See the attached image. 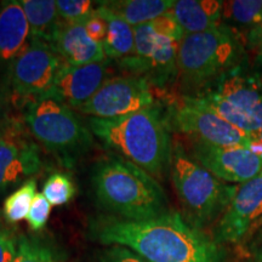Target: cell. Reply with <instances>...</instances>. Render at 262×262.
I'll use <instances>...</instances> for the list:
<instances>
[{"label":"cell","mask_w":262,"mask_h":262,"mask_svg":"<svg viewBox=\"0 0 262 262\" xmlns=\"http://www.w3.org/2000/svg\"><path fill=\"white\" fill-rule=\"evenodd\" d=\"M101 5L123 18L131 27L148 24L169 11L175 5L173 0H114L100 2Z\"/></svg>","instance_id":"20"},{"label":"cell","mask_w":262,"mask_h":262,"mask_svg":"<svg viewBox=\"0 0 262 262\" xmlns=\"http://www.w3.org/2000/svg\"><path fill=\"white\" fill-rule=\"evenodd\" d=\"M38 146L24 140L0 139V192L40 171Z\"/></svg>","instance_id":"14"},{"label":"cell","mask_w":262,"mask_h":262,"mask_svg":"<svg viewBox=\"0 0 262 262\" xmlns=\"http://www.w3.org/2000/svg\"><path fill=\"white\" fill-rule=\"evenodd\" d=\"M0 139H2V131H0Z\"/></svg>","instance_id":"32"},{"label":"cell","mask_w":262,"mask_h":262,"mask_svg":"<svg viewBox=\"0 0 262 262\" xmlns=\"http://www.w3.org/2000/svg\"><path fill=\"white\" fill-rule=\"evenodd\" d=\"M35 194H37L35 180H29L14 193H11L4 202V216L6 220L11 224H16L27 219Z\"/></svg>","instance_id":"22"},{"label":"cell","mask_w":262,"mask_h":262,"mask_svg":"<svg viewBox=\"0 0 262 262\" xmlns=\"http://www.w3.org/2000/svg\"><path fill=\"white\" fill-rule=\"evenodd\" d=\"M192 157L221 181L243 185L262 172V146L217 147L193 142Z\"/></svg>","instance_id":"10"},{"label":"cell","mask_w":262,"mask_h":262,"mask_svg":"<svg viewBox=\"0 0 262 262\" xmlns=\"http://www.w3.org/2000/svg\"><path fill=\"white\" fill-rule=\"evenodd\" d=\"M203 90L222 97L262 129V66L250 67L244 61Z\"/></svg>","instance_id":"11"},{"label":"cell","mask_w":262,"mask_h":262,"mask_svg":"<svg viewBox=\"0 0 262 262\" xmlns=\"http://www.w3.org/2000/svg\"><path fill=\"white\" fill-rule=\"evenodd\" d=\"M29 38L31 27L21 2H3L0 4V60L14 61L29 45Z\"/></svg>","instance_id":"16"},{"label":"cell","mask_w":262,"mask_h":262,"mask_svg":"<svg viewBox=\"0 0 262 262\" xmlns=\"http://www.w3.org/2000/svg\"><path fill=\"white\" fill-rule=\"evenodd\" d=\"M150 85L136 75L114 77L104 80L79 112L93 118L112 119L155 106Z\"/></svg>","instance_id":"8"},{"label":"cell","mask_w":262,"mask_h":262,"mask_svg":"<svg viewBox=\"0 0 262 262\" xmlns=\"http://www.w3.org/2000/svg\"><path fill=\"white\" fill-rule=\"evenodd\" d=\"M84 26L90 37L102 45L107 35V22L102 16L98 14L96 9L94 10L90 17L84 22Z\"/></svg>","instance_id":"29"},{"label":"cell","mask_w":262,"mask_h":262,"mask_svg":"<svg viewBox=\"0 0 262 262\" xmlns=\"http://www.w3.org/2000/svg\"><path fill=\"white\" fill-rule=\"evenodd\" d=\"M262 219V172L239 185L215 229L217 243H239L250 228Z\"/></svg>","instance_id":"12"},{"label":"cell","mask_w":262,"mask_h":262,"mask_svg":"<svg viewBox=\"0 0 262 262\" xmlns=\"http://www.w3.org/2000/svg\"><path fill=\"white\" fill-rule=\"evenodd\" d=\"M58 17L64 24L85 22L94 12V3L90 0H57Z\"/></svg>","instance_id":"25"},{"label":"cell","mask_w":262,"mask_h":262,"mask_svg":"<svg viewBox=\"0 0 262 262\" xmlns=\"http://www.w3.org/2000/svg\"><path fill=\"white\" fill-rule=\"evenodd\" d=\"M63 61L50 44L31 40L14 61L10 83L15 95L35 101L50 89Z\"/></svg>","instance_id":"9"},{"label":"cell","mask_w":262,"mask_h":262,"mask_svg":"<svg viewBox=\"0 0 262 262\" xmlns=\"http://www.w3.org/2000/svg\"><path fill=\"white\" fill-rule=\"evenodd\" d=\"M170 129L183 134L192 142L217 147H260L262 137L250 135L219 117L208 108L195 103L191 97L183 96L169 107Z\"/></svg>","instance_id":"7"},{"label":"cell","mask_w":262,"mask_h":262,"mask_svg":"<svg viewBox=\"0 0 262 262\" xmlns=\"http://www.w3.org/2000/svg\"><path fill=\"white\" fill-rule=\"evenodd\" d=\"M54 49L62 60H64V63L71 66H85L106 61L102 45L90 37L84 22H61Z\"/></svg>","instance_id":"15"},{"label":"cell","mask_w":262,"mask_h":262,"mask_svg":"<svg viewBox=\"0 0 262 262\" xmlns=\"http://www.w3.org/2000/svg\"><path fill=\"white\" fill-rule=\"evenodd\" d=\"M262 17V0H232L224 2L222 19L249 29Z\"/></svg>","instance_id":"21"},{"label":"cell","mask_w":262,"mask_h":262,"mask_svg":"<svg viewBox=\"0 0 262 262\" xmlns=\"http://www.w3.org/2000/svg\"><path fill=\"white\" fill-rule=\"evenodd\" d=\"M247 60L241 34L222 24L210 31L183 35L179 47L178 75L187 89L201 91Z\"/></svg>","instance_id":"4"},{"label":"cell","mask_w":262,"mask_h":262,"mask_svg":"<svg viewBox=\"0 0 262 262\" xmlns=\"http://www.w3.org/2000/svg\"><path fill=\"white\" fill-rule=\"evenodd\" d=\"M88 125L107 147L156 180L169 171L173 143L166 113L157 104L112 119L91 117Z\"/></svg>","instance_id":"3"},{"label":"cell","mask_w":262,"mask_h":262,"mask_svg":"<svg viewBox=\"0 0 262 262\" xmlns=\"http://www.w3.org/2000/svg\"><path fill=\"white\" fill-rule=\"evenodd\" d=\"M222 8L224 2L219 0H179L169 14L185 34H194L221 26Z\"/></svg>","instance_id":"17"},{"label":"cell","mask_w":262,"mask_h":262,"mask_svg":"<svg viewBox=\"0 0 262 262\" xmlns=\"http://www.w3.org/2000/svg\"><path fill=\"white\" fill-rule=\"evenodd\" d=\"M25 119L33 136L66 166H73L93 146L90 129L72 108L57 101H32Z\"/></svg>","instance_id":"6"},{"label":"cell","mask_w":262,"mask_h":262,"mask_svg":"<svg viewBox=\"0 0 262 262\" xmlns=\"http://www.w3.org/2000/svg\"><path fill=\"white\" fill-rule=\"evenodd\" d=\"M244 47L248 56H251V63L262 66V17L257 24L247 29Z\"/></svg>","instance_id":"27"},{"label":"cell","mask_w":262,"mask_h":262,"mask_svg":"<svg viewBox=\"0 0 262 262\" xmlns=\"http://www.w3.org/2000/svg\"><path fill=\"white\" fill-rule=\"evenodd\" d=\"M95 202L113 217L143 221L169 212L158 180L118 155L101 157L91 171Z\"/></svg>","instance_id":"2"},{"label":"cell","mask_w":262,"mask_h":262,"mask_svg":"<svg viewBox=\"0 0 262 262\" xmlns=\"http://www.w3.org/2000/svg\"><path fill=\"white\" fill-rule=\"evenodd\" d=\"M96 11L107 22V35L102 44L106 57L120 61L131 56L135 49L134 27L126 24L119 16L113 14L106 6L100 4L96 8Z\"/></svg>","instance_id":"19"},{"label":"cell","mask_w":262,"mask_h":262,"mask_svg":"<svg viewBox=\"0 0 262 262\" xmlns=\"http://www.w3.org/2000/svg\"><path fill=\"white\" fill-rule=\"evenodd\" d=\"M51 212V204L42 193H37L33 199L27 221L33 231H40L47 226Z\"/></svg>","instance_id":"26"},{"label":"cell","mask_w":262,"mask_h":262,"mask_svg":"<svg viewBox=\"0 0 262 262\" xmlns=\"http://www.w3.org/2000/svg\"><path fill=\"white\" fill-rule=\"evenodd\" d=\"M16 262H60L54 251L37 238L21 235L17 239Z\"/></svg>","instance_id":"24"},{"label":"cell","mask_w":262,"mask_h":262,"mask_svg":"<svg viewBox=\"0 0 262 262\" xmlns=\"http://www.w3.org/2000/svg\"><path fill=\"white\" fill-rule=\"evenodd\" d=\"M31 27V40H39L54 48L61 27L56 2L54 0H21Z\"/></svg>","instance_id":"18"},{"label":"cell","mask_w":262,"mask_h":262,"mask_svg":"<svg viewBox=\"0 0 262 262\" xmlns=\"http://www.w3.org/2000/svg\"><path fill=\"white\" fill-rule=\"evenodd\" d=\"M106 77V61L85 66L63 63L50 89L37 100H54L79 110L100 89Z\"/></svg>","instance_id":"13"},{"label":"cell","mask_w":262,"mask_h":262,"mask_svg":"<svg viewBox=\"0 0 262 262\" xmlns=\"http://www.w3.org/2000/svg\"><path fill=\"white\" fill-rule=\"evenodd\" d=\"M169 172L185 220L196 228L221 217L239 186L219 180L188 155L180 142L172 145Z\"/></svg>","instance_id":"5"},{"label":"cell","mask_w":262,"mask_h":262,"mask_svg":"<svg viewBox=\"0 0 262 262\" xmlns=\"http://www.w3.org/2000/svg\"><path fill=\"white\" fill-rule=\"evenodd\" d=\"M75 186L71 176L67 173L55 172L50 175L42 188V194L51 205H64L75 195Z\"/></svg>","instance_id":"23"},{"label":"cell","mask_w":262,"mask_h":262,"mask_svg":"<svg viewBox=\"0 0 262 262\" xmlns=\"http://www.w3.org/2000/svg\"><path fill=\"white\" fill-rule=\"evenodd\" d=\"M17 239L8 231H0V262H16Z\"/></svg>","instance_id":"30"},{"label":"cell","mask_w":262,"mask_h":262,"mask_svg":"<svg viewBox=\"0 0 262 262\" xmlns=\"http://www.w3.org/2000/svg\"><path fill=\"white\" fill-rule=\"evenodd\" d=\"M89 235L107 247H125L150 262H227L215 238L173 211L143 221L101 216L90 222Z\"/></svg>","instance_id":"1"},{"label":"cell","mask_w":262,"mask_h":262,"mask_svg":"<svg viewBox=\"0 0 262 262\" xmlns=\"http://www.w3.org/2000/svg\"><path fill=\"white\" fill-rule=\"evenodd\" d=\"M100 262H150L145 257L140 256L135 251L120 245H110L100 253Z\"/></svg>","instance_id":"28"},{"label":"cell","mask_w":262,"mask_h":262,"mask_svg":"<svg viewBox=\"0 0 262 262\" xmlns=\"http://www.w3.org/2000/svg\"><path fill=\"white\" fill-rule=\"evenodd\" d=\"M256 262H262V251L260 254L257 255V257H256Z\"/></svg>","instance_id":"31"}]
</instances>
